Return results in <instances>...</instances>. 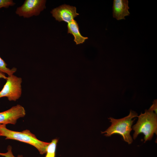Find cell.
<instances>
[{
	"mask_svg": "<svg viewBox=\"0 0 157 157\" xmlns=\"http://www.w3.org/2000/svg\"><path fill=\"white\" fill-rule=\"evenodd\" d=\"M25 115L24 107L17 104L6 110L0 112V124H15L18 119L24 117Z\"/></svg>",
	"mask_w": 157,
	"mask_h": 157,
	"instance_id": "7",
	"label": "cell"
},
{
	"mask_svg": "<svg viewBox=\"0 0 157 157\" xmlns=\"http://www.w3.org/2000/svg\"><path fill=\"white\" fill-rule=\"evenodd\" d=\"M12 149L11 146H8L7 149V152L4 153L0 152V156L5 157H23L22 155H19L15 157L12 153Z\"/></svg>",
	"mask_w": 157,
	"mask_h": 157,
	"instance_id": "13",
	"label": "cell"
},
{
	"mask_svg": "<svg viewBox=\"0 0 157 157\" xmlns=\"http://www.w3.org/2000/svg\"><path fill=\"white\" fill-rule=\"evenodd\" d=\"M46 2L45 0H26L21 6L17 8L15 13L25 18L38 16L46 8Z\"/></svg>",
	"mask_w": 157,
	"mask_h": 157,
	"instance_id": "5",
	"label": "cell"
},
{
	"mask_svg": "<svg viewBox=\"0 0 157 157\" xmlns=\"http://www.w3.org/2000/svg\"><path fill=\"white\" fill-rule=\"evenodd\" d=\"M67 33H69L73 35L74 41L76 44H82L85 40L88 39L87 37L81 35L80 32L79 27L76 21L74 19L67 23Z\"/></svg>",
	"mask_w": 157,
	"mask_h": 157,
	"instance_id": "9",
	"label": "cell"
},
{
	"mask_svg": "<svg viewBox=\"0 0 157 157\" xmlns=\"http://www.w3.org/2000/svg\"><path fill=\"white\" fill-rule=\"evenodd\" d=\"M7 77L4 73L0 72V79L3 78L6 80Z\"/></svg>",
	"mask_w": 157,
	"mask_h": 157,
	"instance_id": "15",
	"label": "cell"
},
{
	"mask_svg": "<svg viewBox=\"0 0 157 157\" xmlns=\"http://www.w3.org/2000/svg\"><path fill=\"white\" fill-rule=\"evenodd\" d=\"M149 111L154 112L156 115L157 114V100L155 99L153 102V104L149 108Z\"/></svg>",
	"mask_w": 157,
	"mask_h": 157,
	"instance_id": "14",
	"label": "cell"
},
{
	"mask_svg": "<svg viewBox=\"0 0 157 157\" xmlns=\"http://www.w3.org/2000/svg\"><path fill=\"white\" fill-rule=\"evenodd\" d=\"M128 1L127 0H114L113 6V16L117 20L125 19L129 15Z\"/></svg>",
	"mask_w": 157,
	"mask_h": 157,
	"instance_id": "8",
	"label": "cell"
},
{
	"mask_svg": "<svg viewBox=\"0 0 157 157\" xmlns=\"http://www.w3.org/2000/svg\"><path fill=\"white\" fill-rule=\"evenodd\" d=\"M2 89L0 91V98L6 97L9 101H16L22 93V78L13 74L9 76Z\"/></svg>",
	"mask_w": 157,
	"mask_h": 157,
	"instance_id": "4",
	"label": "cell"
},
{
	"mask_svg": "<svg viewBox=\"0 0 157 157\" xmlns=\"http://www.w3.org/2000/svg\"><path fill=\"white\" fill-rule=\"evenodd\" d=\"M6 125L0 124V136L6 137V140H15L32 145L38 149L41 154L46 153V148L49 142L39 140L28 130L21 132L14 131L7 129Z\"/></svg>",
	"mask_w": 157,
	"mask_h": 157,
	"instance_id": "3",
	"label": "cell"
},
{
	"mask_svg": "<svg viewBox=\"0 0 157 157\" xmlns=\"http://www.w3.org/2000/svg\"><path fill=\"white\" fill-rule=\"evenodd\" d=\"M136 123L132 127L134 131L133 138L135 140L139 134L144 135V142L151 140L154 133L157 134V116L154 112L145 110L138 116Z\"/></svg>",
	"mask_w": 157,
	"mask_h": 157,
	"instance_id": "2",
	"label": "cell"
},
{
	"mask_svg": "<svg viewBox=\"0 0 157 157\" xmlns=\"http://www.w3.org/2000/svg\"><path fill=\"white\" fill-rule=\"evenodd\" d=\"M51 13L56 20L63 21L67 23L79 15L76 12L75 7L65 4L53 8Z\"/></svg>",
	"mask_w": 157,
	"mask_h": 157,
	"instance_id": "6",
	"label": "cell"
},
{
	"mask_svg": "<svg viewBox=\"0 0 157 157\" xmlns=\"http://www.w3.org/2000/svg\"><path fill=\"white\" fill-rule=\"evenodd\" d=\"M58 139L52 140L49 143L46 149V155L45 157H55Z\"/></svg>",
	"mask_w": 157,
	"mask_h": 157,
	"instance_id": "10",
	"label": "cell"
},
{
	"mask_svg": "<svg viewBox=\"0 0 157 157\" xmlns=\"http://www.w3.org/2000/svg\"><path fill=\"white\" fill-rule=\"evenodd\" d=\"M138 117L136 113L131 110L129 114L124 118L117 119L110 117L108 119L111 123V125L101 133H106L104 135L107 137L110 136L115 134H119L122 136L125 141L129 144H131L133 140L130 132L132 130V126L135 120L132 119Z\"/></svg>",
	"mask_w": 157,
	"mask_h": 157,
	"instance_id": "1",
	"label": "cell"
},
{
	"mask_svg": "<svg viewBox=\"0 0 157 157\" xmlns=\"http://www.w3.org/2000/svg\"><path fill=\"white\" fill-rule=\"evenodd\" d=\"M7 66V64L0 57V72L7 74L9 76L13 74L16 71V68L13 67L10 69Z\"/></svg>",
	"mask_w": 157,
	"mask_h": 157,
	"instance_id": "11",
	"label": "cell"
},
{
	"mask_svg": "<svg viewBox=\"0 0 157 157\" xmlns=\"http://www.w3.org/2000/svg\"><path fill=\"white\" fill-rule=\"evenodd\" d=\"M15 3L12 0H0V9L4 8H7L13 6Z\"/></svg>",
	"mask_w": 157,
	"mask_h": 157,
	"instance_id": "12",
	"label": "cell"
}]
</instances>
